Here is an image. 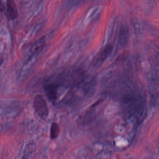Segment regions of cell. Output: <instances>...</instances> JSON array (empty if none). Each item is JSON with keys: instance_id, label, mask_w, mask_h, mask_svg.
I'll return each instance as SVG.
<instances>
[{"instance_id": "52a82bcc", "label": "cell", "mask_w": 159, "mask_h": 159, "mask_svg": "<svg viewBox=\"0 0 159 159\" xmlns=\"http://www.w3.org/2000/svg\"><path fill=\"white\" fill-rule=\"evenodd\" d=\"M112 48V46L110 45H107L104 48L95 58L94 60V64L98 65L103 62L109 56V54L111 53Z\"/></svg>"}, {"instance_id": "8992f818", "label": "cell", "mask_w": 159, "mask_h": 159, "mask_svg": "<svg viewBox=\"0 0 159 159\" xmlns=\"http://www.w3.org/2000/svg\"><path fill=\"white\" fill-rule=\"evenodd\" d=\"M101 11V7H92L87 12L83 18V23L85 24H88L92 22L98 17Z\"/></svg>"}, {"instance_id": "6da1fadb", "label": "cell", "mask_w": 159, "mask_h": 159, "mask_svg": "<svg viewBox=\"0 0 159 159\" xmlns=\"http://www.w3.org/2000/svg\"><path fill=\"white\" fill-rule=\"evenodd\" d=\"M85 74L80 69H73L61 74L58 76L56 83L65 87H74L77 86L86 80Z\"/></svg>"}, {"instance_id": "7a4b0ae2", "label": "cell", "mask_w": 159, "mask_h": 159, "mask_svg": "<svg viewBox=\"0 0 159 159\" xmlns=\"http://www.w3.org/2000/svg\"><path fill=\"white\" fill-rule=\"evenodd\" d=\"M33 107L36 113L42 119L47 118L49 116V108L46 101L43 95L37 94L34 99Z\"/></svg>"}, {"instance_id": "277c9868", "label": "cell", "mask_w": 159, "mask_h": 159, "mask_svg": "<svg viewBox=\"0 0 159 159\" xmlns=\"http://www.w3.org/2000/svg\"><path fill=\"white\" fill-rule=\"evenodd\" d=\"M45 44V39L44 37H42L33 43L30 46L29 49V57L28 60H31L33 57L39 54L43 50Z\"/></svg>"}, {"instance_id": "5b68a950", "label": "cell", "mask_w": 159, "mask_h": 159, "mask_svg": "<svg viewBox=\"0 0 159 159\" xmlns=\"http://www.w3.org/2000/svg\"><path fill=\"white\" fill-rule=\"evenodd\" d=\"M5 14L7 17L10 20H13L18 16V10L14 0H6L5 2Z\"/></svg>"}, {"instance_id": "3957f363", "label": "cell", "mask_w": 159, "mask_h": 159, "mask_svg": "<svg viewBox=\"0 0 159 159\" xmlns=\"http://www.w3.org/2000/svg\"><path fill=\"white\" fill-rule=\"evenodd\" d=\"M59 85L54 81L47 83L44 86L46 96L51 102L54 103L57 101L58 97V88Z\"/></svg>"}, {"instance_id": "ba28073f", "label": "cell", "mask_w": 159, "mask_h": 159, "mask_svg": "<svg viewBox=\"0 0 159 159\" xmlns=\"http://www.w3.org/2000/svg\"><path fill=\"white\" fill-rule=\"evenodd\" d=\"M60 133V126L58 123L53 122L50 129V138L51 140H55L58 138Z\"/></svg>"}]
</instances>
